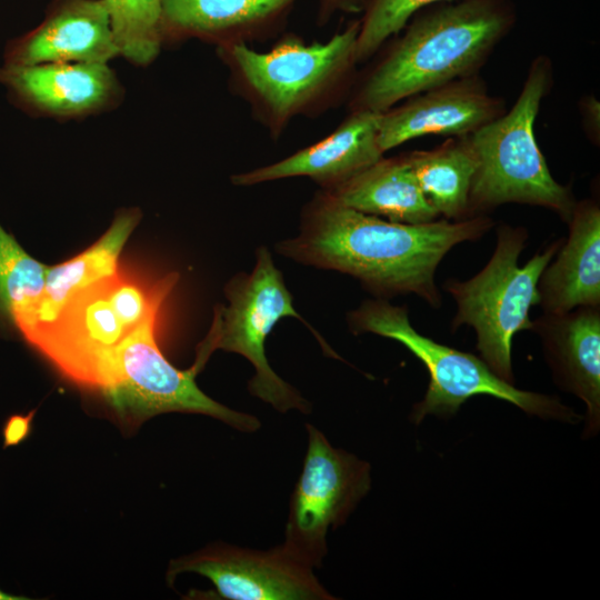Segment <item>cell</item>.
I'll use <instances>...</instances> for the list:
<instances>
[{
    "label": "cell",
    "mask_w": 600,
    "mask_h": 600,
    "mask_svg": "<svg viewBox=\"0 0 600 600\" xmlns=\"http://www.w3.org/2000/svg\"><path fill=\"white\" fill-rule=\"evenodd\" d=\"M492 226L484 214L392 222L343 207L320 190L303 209L299 233L279 242L277 251L302 264L350 274L378 297L413 293L438 309V266L453 247L479 240Z\"/></svg>",
    "instance_id": "cell-1"
},
{
    "label": "cell",
    "mask_w": 600,
    "mask_h": 600,
    "mask_svg": "<svg viewBox=\"0 0 600 600\" xmlns=\"http://www.w3.org/2000/svg\"><path fill=\"white\" fill-rule=\"evenodd\" d=\"M512 23L504 0H456L419 16L356 87L350 111L383 112L476 76Z\"/></svg>",
    "instance_id": "cell-2"
},
{
    "label": "cell",
    "mask_w": 600,
    "mask_h": 600,
    "mask_svg": "<svg viewBox=\"0 0 600 600\" xmlns=\"http://www.w3.org/2000/svg\"><path fill=\"white\" fill-rule=\"evenodd\" d=\"M360 21L326 42L306 43L286 34L261 52L246 43L217 47L233 92L254 119L278 139L298 117H316L334 107L353 83Z\"/></svg>",
    "instance_id": "cell-3"
},
{
    "label": "cell",
    "mask_w": 600,
    "mask_h": 600,
    "mask_svg": "<svg viewBox=\"0 0 600 600\" xmlns=\"http://www.w3.org/2000/svg\"><path fill=\"white\" fill-rule=\"evenodd\" d=\"M550 81L549 60L537 58L512 108L468 136L478 162L470 191L471 217L516 202L550 209L569 221L573 194L553 179L534 136Z\"/></svg>",
    "instance_id": "cell-4"
},
{
    "label": "cell",
    "mask_w": 600,
    "mask_h": 600,
    "mask_svg": "<svg viewBox=\"0 0 600 600\" xmlns=\"http://www.w3.org/2000/svg\"><path fill=\"white\" fill-rule=\"evenodd\" d=\"M527 240L526 228L500 226L494 251L484 268L468 280L451 278L443 283L457 304L452 331L463 324L472 327L480 358L509 383L514 380L512 339L517 332L531 329L529 310L539 303V278L564 239L552 241L520 267L518 260Z\"/></svg>",
    "instance_id": "cell-5"
},
{
    "label": "cell",
    "mask_w": 600,
    "mask_h": 600,
    "mask_svg": "<svg viewBox=\"0 0 600 600\" xmlns=\"http://www.w3.org/2000/svg\"><path fill=\"white\" fill-rule=\"evenodd\" d=\"M348 322L354 333L371 332L400 342L424 364L429 384L424 398L413 407L411 419L416 423L428 414L450 417L478 394L501 399L541 418L577 419L556 397L520 390L498 377L481 358L419 333L404 306L366 300L349 312Z\"/></svg>",
    "instance_id": "cell-6"
},
{
    "label": "cell",
    "mask_w": 600,
    "mask_h": 600,
    "mask_svg": "<svg viewBox=\"0 0 600 600\" xmlns=\"http://www.w3.org/2000/svg\"><path fill=\"white\" fill-rule=\"evenodd\" d=\"M228 306L216 309L211 329L200 343L192 368L199 373L210 354L221 349L250 361L254 374L249 391L280 412L310 411V403L298 390L282 380L266 357V340L276 323L294 317L308 323L296 311L282 273L274 266L267 247L257 250L251 272L234 276L226 287Z\"/></svg>",
    "instance_id": "cell-7"
},
{
    "label": "cell",
    "mask_w": 600,
    "mask_h": 600,
    "mask_svg": "<svg viewBox=\"0 0 600 600\" xmlns=\"http://www.w3.org/2000/svg\"><path fill=\"white\" fill-rule=\"evenodd\" d=\"M156 321L131 331L116 348L99 391L119 418L131 426L164 412L201 413L244 432L256 431L260 421L252 414L232 410L203 393L197 371L174 368L160 351Z\"/></svg>",
    "instance_id": "cell-8"
},
{
    "label": "cell",
    "mask_w": 600,
    "mask_h": 600,
    "mask_svg": "<svg viewBox=\"0 0 600 600\" xmlns=\"http://www.w3.org/2000/svg\"><path fill=\"white\" fill-rule=\"evenodd\" d=\"M308 447L301 474L290 497L284 540L280 548L312 569L328 552L329 528L343 524L371 486L370 466L331 446L312 424H306Z\"/></svg>",
    "instance_id": "cell-9"
},
{
    "label": "cell",
    "mask_w": 600,
    "mask_h": 600,
    "mask_svg": "<svg viewBox=\"0 0 600 600\" xmlns=\"http://www.w3.org/2000/svg\"><path fill=\"white\" fill-rule=\"evenodd\" d=\"M182 572L208 578L219 599L329 600L332 594L313 569L287 554L280 546L268 551L216 543L172 560L167 579Z\"/></svg>",
    "instance_id": "cell-10"
},
{
    "label": "cell",
    "mask_w": 600,
    "mask_h": 600,
    "mask_svg": "<svg viewBox=\"0 0 600 600\" xmlns=\"http://www.w3.org/2000/svg\"><path fill=\"white\" fill-rule=\"evenodd\" d=\"M110 277L74 294L30 346L76 384L99 390L118 344L130 333L108 294Z\"/></svg>",
    "instance_id": "cell-11"
},
{
    "label": "cell",
    "mask_w": 600,
    "mask_h": 600,
    "mask_svg": "<svg viewBox=\"0 0 600 600\" xmlns=\"http://www.w3.org/2000/svg\"><path fill=\"white\" fill-rule=\"evenodd\" d=\"M10 102L32 117L76 120L116 109L124 90L108 63L0 67Z\"/></svg>",
    "instance_id": "cell-12"
},
{
    "label": "cell",
    "mask_w": 600,
    "mask_h": 600,
    "mask_svg": "<svg viewBox=\"0 0 600 600\" xmlns=\"http://www.w3.org/2000/svg\"><path fill=\"white\" fill-rule=\"evenodd\" d=\"M118 56L103 0H52L36 28L7 42L2 66L108 63Z\"/></svg>",
    "instance_id": "cell-13"
},
{
    "label": "cell",
    "mask_w": 600,
    "mask_h": 600,
    "mask_svg": "<svg viewBox=\"0 0 600 600\" xmlns=\"http://www.w3.org/2000/svg\"><path fill=\"white\" fill-rule=\"evenodd\" d=\"M379 113L378 141L383 153L426 134L469 136L501 116L503 103L476 76L414 94Z\"/></svg>",
    "instance_id": "cell-14"
},
{
    "label": "cell",
    "mask_w": 600,
    "mask_h": 600,
    "mask_svg": "<svg viewBox=\"0 0 600 600\" xmlns=\"http://www.w3.org/2000/svg\"><path fill=\"white\" fill-rule=\"evenodd\" d=\"M379 113L358 110L323 139L268 166L236 173L231 182L249 187L280 179L307 177L332 189L371 166L383 152L378 141Z\"/></svg>",
    "instance_id": "cell-15"
},
{
    "label": "cell",
    "mask_w": 600,
    "mask_h": 600,
    "mask_svg": "<svg viewBox=\"0 0 600 600\" xmlns=\"http://www.w3.org/2000/svg\"><path fill=\"white\" fill-rule=\"evenodd\" d=\"M531 331L542 343L557 383L587 407L588 434L600 423V307L543 313Z\"/></svg>",
    "instance_id": "cell-16"
},
{
    "label": "cell",
    "mask_w": 600,
    "mask_h": 600,
    "mask_svg": "<svg viewBox=\"0 0 600 600\" xmlns=\"http://www.w3.org/2000/svg\"><path fill=\"white\" fill-rule=\"evenodd\" d=\"M297 0H163L162 44L189 39L216 47L272 34Z\"/></svg>",
    "instance_id": "cell-17"
},
{
    "label": "cell",
    "mask_w": 600,
    "mask_h": 600,
    "mask_svg": "<svg viewBox=\"0 0 600 600\" xmlns=\"http://www.w3.org/2000/svg\"><path fill=\"white\" fill-rule=\"evenodd\" d=\"M569 236L538 281L543 313L600 307V208L591 199L576 202Z\"/></svg>",
    "instance_id": "cell-18"
},
{
    "label": "cell",
    "mask_w": 600,
    "mask_h": 600,
    "mask_svg": "<svg viewBox=\"0 0 600 600\" xmlns=\"http://www.w3.org/2000/svg\"><path fill=\"white\" fill-rule=\"evenodd\" d=\"M140 218L139 209H122L92 246L62 263L49 267L40 300L17 329L29 344L56 320L74 294L119 271L120 253Z\"/></svg>",
    "instance_id": "cell-19"
},
{
    "label": "cell",
    "mask_w": 600,
    "mask_h": 600,
    "mask_svg": "<svg viewBox=\"0 0 600 600\" xmlns=\"http://www.w3.org/2000/svg\"><path fill=\"white\" fill-rule=\"evenodd\" d=\"M321 191L343 207L392 222L419 224L440 219L406 154L382 157L339 186Z\"/></svg>",
    "instance_id": "cell-20"
},
{
    "label": "cell",
    "mask_w": 600,
    "mask_h": 600,
    "mask_svg": "<svg viewBox=\"0 0 600 600\" xmlns=\"http://www.w3.org/2000/svg\"><path fill=\"white\" fill-rule=\"evenodd\" d=\"M428 202L447 220L471 218L470 191L477 158L468 136L453 137L431 150L406 154Z\"/></svg>",
    "instance_id": "cell-21"
},
{
    "label": "cell",
    "mask_w": 600,
    "mask_h": 600,
    "mask_svg": "<svg viewBox=\"0 0 600 600\" xmlns=\"http://www.w3.org/2000/svg\"><path fill=\"white\" fill-rule=\"evenodd\" d=\"M49 267L32 258L0 224V324L18 327L40 300Z\"/></svg>",
    "instance_id": "cell-22"
},
{
    "label": "cell",
    "mask_w": 600,
    "mask_h": 600,
    "mask_svg": "<svg viewBox=\"0 0 600 600\" xmlns=\"http://www.w3.org/2000/svg\"><path fill=\"white\" fill-rule=\"evenodd\" d=\"M120 56L138 67L152 63L160 53L163 0H103Z\"/></svg>",
    "instance_id": "cell-23"
},
{
    "label": "cell",
    "mask_w": 600,
    "mask_h": 600,
    "mask_svg": "<svg viewBox=\"0 0 600 600\" xmlns=\"http://www.w3.org/2000/svg\"><path fill=\"white\" fill-rule=\"evenodd\" d=\"M174 283V274L149 284L118 271L109 279V300L126 329L131 332L148 321L157 320L161 303Z\"/></svg>",
    "instance_id": "cell-24"
},
{
    "label": "cell",
    "mask_w": 600,
    "mask_h": 600,
    "mask_svg": "<svg viewBox=\"0 0 600 600\" xmlns=\"http://www.w3.org/2000/svg\"><path fill=\"white\" fill-rule=\"evenodd\" d=\"M450 1L456 0H371L360 21L356 50L357 62L361 63L371 58L422 8Z\"/></svg>",
    "instance_id": "cell-25"
},
{
    "label": "cell",
    "mask_w": 600,
    "mask_h": 600,
    "mask_svg": "<svg viewBox=\"0 0 600 600\" xmlns=\"http://www.w3.org/2000/svg\"><path fill=\"white\" fill-rule=\"evenodd\" d=\"M36 411L34 409L27 414H13L8 418L2 429L4 448L18 446L28 438Z\"/></svg>",
    "instance_id": "cell-26"
},
{
    "label": "cell",
    "mask_w": 600,
    "mask_h": 600,
    "mask_svg": "<svg viewBox=\"0 0 600 600\" xmlns=\"http://www.w3.org/2000/svg\"><path fill=\"white\" fill-rule=\"evenodd\" d=\"M583 119L590 133L596 136V130L599 132V102L593 97L583 102Z\"/></svg>",
    "instance_id": "cell-27"
},
{
    "label": "cell",
    "mask_w": 600,
    "mask_h": 600,
    "mask_svg": "<svg viewBox=\"0 0 600 600\" xmlns=\"http://www.w3.org/2000/svg\"><path fill=\"white\" fill-rule=\"evenodd\" d=\"M358 0H320L321 14L327 19L334 10H354Z\"/></svg>",
    "instance_id": "cell-28"
},
{
    "label": "cell",
    "mask_w": 600,
    "mask_h": 600,
    "mask_svg": "<svg viewBox=\"0 0 600 600\" xmlns=\"http://www.w3.org/2000/svg\"><path fill=\"white\" fill-rule=\"evenodd\" d=\"M24 599H28V598L7 593L0 589V600H24Z\"/></svg>",
    "instance_id": "cell-29"
}]
</instances>
